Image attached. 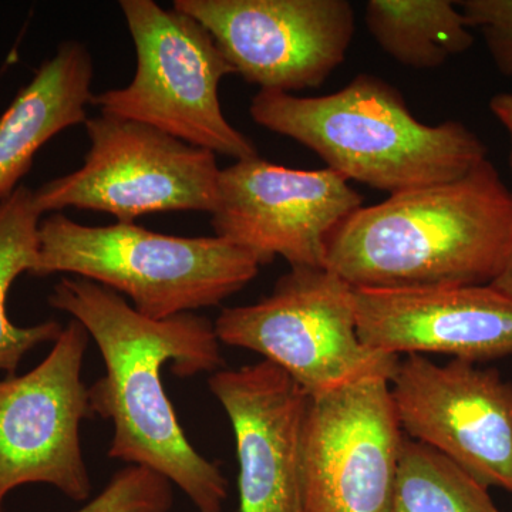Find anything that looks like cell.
Wrapping results in <instances>:
<instances>
[{"instance_id":"cell-5","label":"cell","mask_w":512,"mask_h":512,"mask_svg":"<svg viewBox=\"0 0 512 512\" xmlns=\"http://www.w3.org/2000/svg\"><path fill=\"white\" fill-rule=\"evenodd\" d=\"M119 5L136 47V73L126 87L94 94L92 106L215 156L258 157L255 144L222 111L221 80L235 73L211 33L191 16L153 0Z\"/></svg>"},{"instance_id":"cell-4","label":"cell","mask_w":512,"mask_h":512,"mask_svg":"<svg viewBox=\"0 0 512 512\" xmlns=\"http://www.w3.org/2000/svg\"><path fill=\"white\" fill-rule=\"evenodd\" d=\"M261 265L217 237H174L136 224L87 227L62 212L40 221L30 275L72 274L126 295L148 319L220 305L251 284Z\"/></svg>"},{"instance_id":"cell-9","label":"cell","mask_w":512,"mask_h":512,"mask_svg":"<svg viewBox=\"0 0 512 512\" xmlns=\"http://www.w3.org/2000/svg\"><path fill=\"white\" fill-rule=\"evenodd\" d=\"M173 8L211 33L235 74L269 92L322 86L356 29L348 0H175Z\"/></svg>"},{"instance_id":"cell-19","label":"cell","mask_w":512,"mask_h":512,"mask_svg":"<svg viewBox=\"0 0 512 512\" xmlns=\"http://www.w3.org/2000/svg\"><path fill=\"white\" fill-rule=\"evenodd\" d=\"M173 505L170 481L148 468L117 471L92 501L74 512H168Z\"/></svg>"},{"instance_id":"cell-15","label":"cell","mask_w":512,"mask_h":512,"mask_svg":"<svg viewBox=\"0 0 512 512\" xmlns=\"http://www.w3.org/2000/svg\"><path fill=\"white\" fill-rule=\"evenodd\" d=\"M93 76L87 47L66 40L0 116V201L19 187L40 148L89 119Z\"/></svg>"},{"instance_id":"cell-7","label":"cell","mask_w":512,"mask_h":512,"mask_svg":"<svg viewBox=\"0 0 512 512\" xmlns=\"http://www.w3.org/2000/svg\"><path fill=\"white\" fill-rule=\"evenodd\" d=\"M84 126L90 148L82 167L33 190L40 214L79 208L134 224L157 212L217 210L221 168L211 151L110 114Z\"/></svg>"},{"instance_id":"cell-6","label":"cell","mask_w":512,"mask_h":512,"mask_svg":"<svg viewBox=\"0 0 512 512\" xmlns=\"http://www.w3.org/2000/svg\"><path fill=\"white\" fill-rule=\"evenodd\" d=\"M214 328L221 343L258 353L309 397L366 377L390 380L400 360L362 342L355 288L328 268H291L271 295L224 309Z\"/></svg>"},{"instance_id":"cell-3","label":"cell","mask_w":512,"mask_h":512,"mask_svg":"<svg viewBox=\"0 0 512 512\" xmlns=\"http://www.w3.org/2000/svg\"><path fill=\"white\" fill-rule=\"evenodd\" d=\"M249 114L308 147L346 180L390 195L457 180L487 160L483 140L466 124L421 123L403 94L373 74L360 73L319 97L259 90Z\"/></svg>"},{"instance_id":"cell-20","label":"cell","mask_w":512,"mask_h":512,"mask_svg":"<svg viewBox=\"0 0 512 512\" xmlns=\"http://www.w3.org/2000/svg\"><path fill=\"white\" fill-rule=\"evenodd\" d=\"M471 30H480L498 72L512 77V0L457 2Z\"/></svg>"},{"instance_id":"cell-13","label":"cell","mask_w":512,"mask_h":512,"mask_svg":"<svg viewBox=\"0 0 512 512\" xmlns=\"http://www.w3.org/2000/svg\"><path fill=\"white\" fill-rule=\"evenodd\" d=\"M238 458L239 512H306L302 434L311 397L274 363L212 373Z\"/></svg>"},{"instance_id":"cell-14","label":"cell","mask_w":512,"mask_h":512,"mask_svg":"<svg viewBox=\"0 0 512 512\" xmlns=\"http://www.w3.org/2000/svg\"><path fill=\"white\" fill-rule=\"evenodd\" d=\"M355 308L362 342L387 355H512V298L491 285L355 289Z\"/></svg>"},{"instance_id":"cell-1","label":"cell","mask_w":512,"mask_h":512,"mask_svg":"<svg viewBox=\"0 0 512 512\" xmlns=\"http://www.w3.org/2000/svg\"><path fill=\"white\" fill-rule=\"evenodd\" d=\"M49 305L82 323L103 356L106 373L89 387L94 416L113 424L109 457L167 478L200 512H222L228 481L184 434L165 393L161 369L178 377L224 366L214 323L195 313L154 320L123 296L83 278H63Z\"/></svg>"},{"instance_id":"cell-11","label":"cell","mask_w":512,"mask_h":512,"mask_svg":"<svg viewBox=\"0 0 512 512\" xmlns=\"http://www.w3.org/2000/svg\"><path fill=\"white\" fill-rule=\"evenodd\" d=\"M403 437L386 377L311 397L302 434L306 512H390Z\"/></svg>"},{"instance_id":"cell-21","label":"cell","mask_w":512,"mask_h":512,"mask_svg":"<svg viewBox=\"0 0 512 512\" xmlns=\"http://www.w3.org/2000/svg\"><path fill=\"white\" fill-rule=\"evenodd\" d=\"M490 110L495 119L500 121L501 126L507 131L510 138V154H508V167L512 174V93L495 94L490 100Z\"/></svg>"},{"instance_id":"cell-18","label":"cell","mask_w":512,"mask_h":512,"mask_svg":"<svg viewBox=\"0 0 512 512\" xmlns=\"http://www.w3.org/2000/svg\"><path fill=\"white\" fill-rule=\"evenodd\" d=\"M390 512H501L487 488L404 434Z\"/></svg>"},{"instance_id":"cell-12","label":"cell","mask_w":512,"mask_h":512,"mask_svg":"<svg viewBox=\"0 0 512 512\" xmlns=\"http://www.w3.org/2000/svg\"><path fill=\"white\" fill-rule=\"evenodd\" d=\"M362 207V195L328 167L293 170L258 156L221 170L211 227L261 266L281 256L291 268H325L330 234Z\"/></svg>"},{"instance_id":"cell-10","label":"cell","mask_w":512,"mask_h":512,"mask_svg":"<svg viewBox=\"0 0 512 512\" xmlns=\"http://www.w3.org/2000/svg\"><path fill=\"white\" fill-rule=\"evenodd\" d=\"M390 390L409 439L439 451L487 490L512 494V380L466 360L441 366L407 355Z\"/></svg>"},{"instance_id":"cell-16","label":"cell","mask_w":512,"mask_h":512,"mask_svg":"<svg viewBox=\"0 0 512 512\" xmlns=\"http://www.w3.org/2000/svg\"><path fill=\"white\" fill-rule=\"evenodd\" d=\"M365 10L380 49L412 69H437L474 45L473 30L451 0H370Z\"/></svg>"},{"instance_id":"cell-22","label":"cell","mask_w":512,"mask_h":512,"mask_svg":"<svg viewBox=\"0 0 512 512\" xmlns=\"http://www.w3.org/2000/svg\"><path fill=\"white\" fill-rule=\"evenodd\" d=\"M497 291L503 292L504 295L512 298V254L508 259L507 265L504 266L501 274L495 278L493 284H491Z\"/></svg>"},{"instance_id":"cell-2","label":"cell","mask_w":512,"mask_h":512,"mask_svg":"<svg viewBox=\"0 0 512 512\" xmlns=\"http://www.w3.org/2000/svg\"><path fill=\"white\" fill-rule=\"evenodd\" d=\"M512 254V191L491 161L340 222L325 268L355 289L491 285Z\"/></svg>"},{"instance_id":"cell-17","label":"cell","mask_w":512,"mask_h":512,"mask_svg":"<svg viewBox=\"0 0 512 512\" xmlns=\"http://www.w3.org/2000/svg\"><path fill=\"white\" fill-rule=\"evenodd\" d=\"M40 214L35 192L20 184L0 201V372L9 376L30 350L55 343L63 332L62 323L46 320L35 326H16L10 322L6 302L10 286L19 275L32 272L39 252Z\"/></svg>"},{"instance_id":"cell-8","label":"cell","mask_w":512,"mask_h":512,"mask_svg":"<svg viewBox=\"0 0 512 512\" xmlns=\"http://www.w3.org/2000/svg\"><path fill=\"white\" fill-rule=\"evenodd\" d=\"M89 338L70 320L35 369L0 379V512L20 485H53L73 501L90 497L80 437L94 417L82 377Z\"/></svg>"}]
</instances>
